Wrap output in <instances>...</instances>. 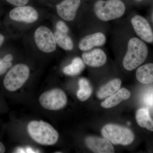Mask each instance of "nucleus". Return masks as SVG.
I'll return each mask as SVG.
<instances>
[{
  "label": "nucleus",
  "instance_id": "f3484780",
  "mask_svg": "<svg viewBox=\"0 0 153 153\" xmlns=\"http://www.w3.org/2000/svg\"><path fill=\"white\" fill-rule=\"evenodd\" d=\"M136 119L140 126L153 131V122L147 109L145 108L139 109L136 114Z\"/></svg>",
  "mask_w": 153,
  "mask_h": 153
},
{
  "label": "nucleus",
  "instance_id": "a211bd4d",
  "mask_svg": "<svg viewBox=\"0 0 153 153\" xmlns=\"http://www.w3.org/2000/svg\"><path fill=\"white\" fill-rule=\"evenodd\" d=\"M85 67V64L82 59L77 57L73 59L71 64L63 68V71L67 75L75 76L80 74Z\"/></svg>",
  "mask_w": 153,
  "mask_h": 153
},
{
  "label": "nucleus",
  "instance_id": "dca6fc26",
  "mask_svg": "<svg viewBox=\"0 0 153 153\" xmlns=\"http://www.w3.org/2000/svg\"><path fill=\"white\" fill-rule=\"evenodd\" d=\"M137 79L143 84H149L153 82V64H145L138 68L136 72Z\"/></svg>",
  "mask_w": 153,
  "mask_h": 153
},
{
  "label": "nucleus",
  "instance_id": "ddd939ff",
  "mask_svg": "<svg viewBox=\"0 0 153 153\" xmlns=\"http://www.w3.org/2000/svg\"><path fill=\"white\" fill-rule=\"evenodd\" d=\"M83 61L88 66L93 67L103 66L107 61L106 54L102 49H96L82 54Z\"/></svg>",
  "mask_w": 153,
  "mask_h": 153
},
{
  "label": "nucleus",
  "instance_id": "412c9836",
  "mask_svg": "<svg viewBox=\"0 0 153 153\" xmlns=\"http://www.w3.org/2000/svg\"><path fill=\"white\" fill-rule=\"evenodd\" d=\"M12 66L11 62H4L3 59H0V75L4 73L8 68Z\"/></svg>",
  "mask_w": 153,
  "mask_h": 153
},
{
  "label": "nucleus",
  "instance_id": "c85d7f7f",
  "mask_svg": "<svg viewBox=\"0 0 153 153\" xmlns=\"http://www.w3.org/2000/svg\"><path fill=\"white\" fill-rule=\"evenodd\" d=\"M136 1H141V0H136Z\"/></svg>",
  "mask_w": 153,
  "mask_h": 153
},
{
  "label": "nucleus",
  "instance_id": "6ab92c4d",
  "mask_svg": "<svg viewBox=\"0 0 153 153\" xmlns=\"http://www.w3.org/2000/svg\"><path fill=\"white\" fill-rule=\"evenodd\" d=\"M54 35L56 43L61 48L67 51H70L73 49V41L67 33L56 30Z\"/></svg>",
  "mask_w": 153,
  "mask_h": 153
},
{
  "label": "nucleus",
  "instance_id": "aec40b11",
  "mask_svg": "<svg viewBox=\"0 0 153 153\" xmlns=\"http://www.w3.org/2000/svg\"><path fill=\"white\" fill-rule=\"evenodd\" d=\"M79 90L77 92V97L79 100L85 101L90 97L92 89L89 81L85 78L79 79Z\"/></svg>",
  "mask_w": 153,
  "mask_h": 153
},
{
  "label": "nucleus",
  "instance_id": "39448f33",
  "mask_svg": "<svg viewBox=\"0 0 153 153\" xmlns=\"http://www.w3.org/2000/svg\"><path fill=\"white\" fill-rule=\"evenodd\" d=\"M29 67L24 64H18L12 67L4 80L5 88L10 91L18 90L24 85L30 75Z\"/></svg>",
  "mask_w": 153,
  "mask_h": 153
},
{
  "label": "nucleus",
  "instance_id": "9d476101",
  "mask_svg": "<svg viewBox=\"0 0 153 153\" xmlns=\"http://www.w3.org/2000/svg\"><path fill=\"white\" fill-rule=\"evenodd\" d=\"M80 4V0H64L57 5V14L65 21H73Z\"/></svg>",
  "mask_w": 153,
  "mask_h": 153
},
{
  "label": "nucleus",
  "instance_id": "4be33fe9",
  "mask_svg": "<svg viewBox=\"0 0 153 153\" xmlns=\"http://www.w3.org/2000/svg\"><path fill=\"white\" fill-rule=\"evenodd\" d=\"M56 27L57 30L62 32V33H67L69 31V29H68V26L64 22H62V21H59L57 22Z\"/></svg>",
  "mask_w": 153,
  "mask_h": 153
},
{
  "label": "nucleus",
  "instance_id": "cd10ccee",
  "mask_svg": "<svg viewBox=\"0 0 153 153\" xmlns=\"http://www.w3.org/2000/svg\"><path fill=\"white\" fill-rule=\"evenodd\" d=\"M27 153H35L34 151H33V150L31 148H28L27 150Z\"/></svg>",
  "mask_w": 153,
  "mask_h": 153
},
{
  "label": "nucleus",
  "instance_id": "9b49d317",
  "mask_svg": "<svg viewBox=\"0 0 153 153\" xmlns=\"http://www.w3.org/2000/svg\"><path fill=\"white\" fill-rule=\"evenodd\" d=\"M88 147L96 153H113L114 149L109 141L105 138L95 136L88 137L85 139Z\"/></svg>",
  "mask_w": 153,
  "mask_h": 153
},
{
  "label": "nucleus",
  "instance_id": "7ed1b4c3",
  "mask_svg": "<svg viewBox=\"0 0 153 153\" xmlns=\"http://www.w3.org/2000/svg\"><path fill=\"white\" fill-rule=\"evenodd\" d=\"M125 10V5L120 0H99L94 6L96 16L103 22L120 18L124 14Z\"/></svg>",
  "mask_w": 153,
  "mask_h": 153
},
{
  "label": "nucleus",
  "instance_id": "393cba45",
  "mask_svg": "<svg viewBox=\"0 0 153 153\" xmlns=\"http://www.w3.org/2000/svg\"><path fill=\"white\" fill-rule=\"evenodd\" d=\"M2 59L4 62H11L13 60V57L12 55L9 54V55H6L5 56H4Z\"/></svg>",
  "mask_w": 153,
  "mask_h": 153
},
{
  "label": "nucleus",
  "instance_id": "f8f14e48",
  "mask_svg": "<svg viewBox=\"0 0 153 153\" xmlns=\"http://www.w3.org/2000/svg\"><path fill=\"white\" fill-rule=\"evenodd\" d=\"M106 41V37L103 33H94L82 38L79 42V48L82 51H88L94 47L103 46Z\"/></svg>",
  "mask_w": 153,
  "mask_h": 153
},
{
  "label": "nucleus",
  "instance_id": "5701e85b",
  "mask_svg": "<svg viewBox=\"0 0 153 153\" xmlns=\"http://www.w3.org/2000/svg\"><path fill=\"white\" fill-rule=\"evenodd\" d=\"M6 1L11 4L17 6V7H21V6H25L26 4H27L29 0H6Z\"/></svg>",
  "mask_w": 153,
  "mask_h": 153
},
{
  "label": "nucleus",
  "instance_id": "0eeeda50",
  "mask_svg": "<svg viewBox=\"0 0 153 153\" xmlns=\"http://www.w3.org/2000/svg\"><path fill=\"white\" fill-rule=\"evenodd\" d=\"M34 38L37 47L42 52L51 53L56 50L55 36L47 27L41 26L37 28L35 31Z\"/></svg>",
  "mask_w": 153,
  "mask_h": 153
},
{
  "label": "nucleus",
  "instance_id": "20e7f679",
  "mask_svg": "<svg viewBox=\"0 0 153 153\" xmlns=\"http://www.w3.org/2000/svg\"><path fill=\"white\" fill-rule=\"evenodd\" d=\"M101 133L105 138L114 144L128 146L134 140V135L131 130L117 125H106L102 129Z\"/></svg>",
  "mask_w": 153,
  "mask_h": 153
},
{
  "label": "nucleus",
  "instance_id": "4468645a",
  "mask_svg": "<svg viewBox=\"0 0 153 153\" xmlns=\"http://www.w3.org/2000/svg\"><path fill=\"white\" fill-rule=\"evenodd\" d=\"M130 96V92L128 89L123 88L114 94L108 97L102 102L101 105L104 108H111L116 106L122 102L128 99Z\"/></svg>",
  "mask_w": 153,
  "mask_h": 153
},
{
  "label": "nucleus",
  "instance_id": "2eb2a0df",
  "mask_svg": "<svg viewBox=\"0 0 153 153\" xmlns=\"http://www.w3.org/2000/svg\"><path fill=\"white\" fill-rule=\"evenodd\" d=\"M121 83V80L118 78L111 80L100 88L97 91V97L102 99L114 94L120 89Z\"/></svg>",
  "mask_w": 153,
  "mask_h": 153
},
{
  "label": "nucleus",
  "instance_id": "b1692460",
  "mask_svg": "<svg viewBox=\"0 0 153 153\" xmlns=\"http://www.w3.org/2000/svg\"><path fill=\"white\" fill-rule=\"evenodd\" d=\"M145 103L150 107L153 106V94L152 92L151 94H148L146 95L144 98Z\"/></svg>",
  "mask_w": 153,
  "mask_h": 153
},
{
  "label": "nucleus",
  "instance_id": "a878e982",
  "mask_svg": "<svg viewBox=\"0 0 153 153\" xmlns=\"http://www.w3.org/2000/svg\"><path fill=\"white\" fill-rule=\"evenodd\" d=\"M6 148L2 143L0 142V153H4L5 152Z\"/></svg>",
  "mask_w": 153,
  "mask_h": 153
},
{
  "label": "nucleus",
  "instance_id": "1a4fd4ad",
  "mask_svg": "<svg viewBox=\"0 0 153 153\" xmlns=\"http://www.w3.org/2000/svg\"><path fill=\"white\" fill-rule=\"evenodd\" d=\"M131 22L134 30L141 39L147 43H152V30L149 22L145 18L136 15L132 19Z\"/></svg>",
  "mask_w": 153,
  "mask_h": 153
},
{
  "label": "nucleus",
  "instance_id": "423d86ee",
  "mask_svg": "<svg viewBox=\"0 0 153 153\" xmlns=\"http://www.w3.org/2000/svg\"><path fill=\"white\" fill-rule=\"evenodd\" d=\"M39 102L45 109L58 110L66 105L67 98L63 90L55 88L42 94L39 98Z\"/></svg>",
  "mask_w": 153,
  "mask_h": 153
},
{
  "label": "nucleus",
  "instance_id": "f03ea898",
  "mask_svg": "<svg viewBox=\"0 0 153 153\" xmlns=\"http://www.w3.org/2000/svg\"><path fill=\"white\" fill-rule=\"evenodd\" d=\"M28 132L33 140L42 145L52 146L57 142L59 134L50 124L43 121H33L28 126Z\"/></svg>",
  "mask_w": 153,
  "mask_h": 153
},
{
  "label": "nucleus",
  "instance_id": "6e6552de",
  "mask_svg": "<svg viewBox=\"0 0 153 153\" xmlns=\"http://www.w3.org/2000/svg\"><path fill=\"white\" fill-rule=\"evenodd\" d=\"M10 17L14 21L31 24L38 20L39 15L33 7L23 6L12 10L10 12Z\"/></svg>",
  "mask_w": 153,
  "mask_h": 153
},
{
  "label": "nucleus",
  "instance_id": "f257e3e1",
  "mask_svg": "<svg viewBox=\"0 0 153 153\" xmlns=\"http://www.w3.org/2000/svg\"><path fill=\"white\" fill-rule=\"evenodd\" d=\"M148 55L146 44L139 38H131L128 41L127 51L124 57V67L128 71L134 70L144 62Z\"/></svg>",
  "mask_w": 153,
  "mask_h": 153
},
{
  "label": "nucleus",
  "instance_id": "bb28decb",
  "mask_svg": "<svg viewBox=\"0 0 153 153\" xmlns=\"http://www.w3.org/2000/svg\"><path fill=\"white\" fill-rule=\"evenodd\" d=\"M4 41V37L1 34H0V47L2 45Z\"/></svg>",
  "mask_w": 153,
  "mask_h": 153
}]
</instances>
